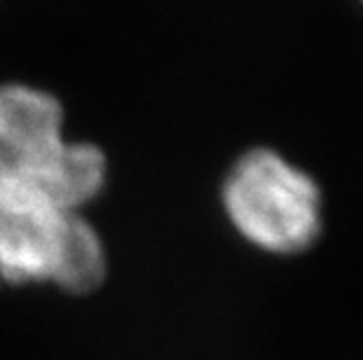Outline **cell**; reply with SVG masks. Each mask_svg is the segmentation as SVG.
<instances>
[{"label":"cell","instance_id":"obj_3","mask_svg":"<svg viewBox=\"0 0 363 360\" xmlns=\"http://www.w3.org/2000/svg\"><path fill=\"white\" fill-rule=\"evenodd\" d=\"M106 269V246L82 213L0 211V286L43 283L84 295L101 286Z\"/></svg>","mask_w":363,"mask_h":360},{"label":"cell","instance_id":"obj_1","mask_svg":"<svg viewBox=\"0 0 363 360\" xmlns=\"http://www.w3.org/2000/svg\"><path fill=\"white\" fill-rule=\"evenodd\" d=\"M106 178V155L66 139L64 108L50 91L0 84V211L82 213Z\"/></svg>","mask_w":363,"mask_h":360},{"label":"cell","instance_id":"obj_2","mask_svg":"<svg viewBox=\"0 0 363 360\" xmlns=\"http://www.w3.org/2000/svg\"><path fill=\"white\" fill-rule=\"evenodd\" d=\"M228 220L251 246L274 255L303 252L321 234V190L274 150H249L223 182Z\"/></svg>","mask_w":363,"mask_h":360},{"label":"cell","instance_id":"obj_4","mask_svg":"<svg viewBox=\"0 0 363 360\" xmlns=\"http://www.w3.org/2000/svg\"><path fill=\"white\" fill-rule=\"evenodd\" d=\"M361 3H363V0H361Z\"/></svg>","mask_w":363,"mask_h":360}]
</instances>
